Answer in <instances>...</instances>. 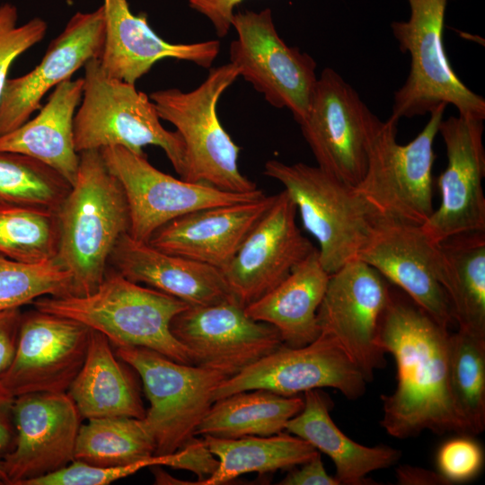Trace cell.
<instances>
[{
    "instance_id": "obj_1",
    "label": "cell",
    "mask_w": 485,
    "mask_h": 485,
    "mask_svg": "<svg viewBox=\"0 0 485 485\" xmlns=\"http://www.w3.org/2000/svg\"><path fill=\"white\" fill-rule=\"evenodd\" d=\"M450 334L404 292L391 289L378 327V344L397 366L394 392L381 396V426L388 435L398 439L425 430L468 435L450 388Z\"/></svg>"
},
{
    "instance_id": "obj_2",
    "label": "cell",
    "mask_w": 485,
    "mask_h": 485,
    "mask_svg": "<svg viewBox=\"0 0 485 485\" xmlns=\"http://www.w3.org/2000/svg\"><path fill=\"white\" fill-rule=\"evenodd\" d=\"M75 182L56 212L55 261L71 276V295H84L101 283L118 241L129 230L123 188L99 150L79 153Z\"/></svg>"
},
{
    "instance_id": "obj_3",
    "label": "cell",
    "mask_w": 485,
    "mask_h": 485,
    "mask_svg": "<svg viewBox=\"0 0 485 485\" xmlns=\"http://www.w3.org/2000/svg\"><path fill=\"white\" fill-rule=\"evenodd\" d=\"M35 309L79 322L102 333L116 348L143 347L179 363L193 365L171 331L172 319L189 304L133 282L109 267L99 287L84 295H45Z\"/></svg>"
},
{
    "instance_id": "obj_4",
    "label": "cell",
    "mask_w": 485,
    "mask_h": 485,
    "mask_svg": "<svg viewBox=\"0 0 485 485\" xmlns=\"http://www.w3.org/2000/svg\"><path fill=\"white\" fill-rule=\"evenodd\" d=\"M84 68L82 99L74 118L76 152L121 146L145 154V146H155L183 179L184 141L176 130L163 128L149 95L133 84L107 75L98 58L88 61Z\"/></svg>"
},
{
    "instance_id": "obj_5",
    "label": "cell",
    "mask_w": 485,
    "mask_h": 485,
    "mask_svg": "<svg viewBox=\"0 0 485 485\" xmlns=\"http://www.w3.org/2000/svg\"><path fill=\"white\" fill-rule=\"evenodd\" d=\"M445 104L432 110L423 129L410 142L397 141L399 120L375 122L369 139L366 172L355 186L373 216L422 225L434 212V141Z\"/></svg>"
},
{
    "instance_id": "obj_6",
    "label": "cell",
    "mask_w": 485,
    "mask_h": 485,
    "mask_svg": "<svg viewBox=\"0 0 485 485\" xmlns=\"http://www.w3.org/2000/svg\"><path fill=\"white\" fill-rule=\"evenodd\" d=\"M238 77L237 69L227 63L210 68L207 78L190 92L169 88L150 93L160 119L173 125L184 141L183 180L232 192L258 190L240 172V147L223 128L216 111L221 95Z\"/></svg>"
},
{
    "instance_id": "obj_7",
    "label": "cell",
    "mask_w": 485,
    "mask_h": 485,
    "mask_svg": "<svg viewBox=\"0 0 485 485\" xmlns=\"http://www.w3.org/2000/svg\"><path fill=\"white\" fill-rule=\"evenodd\" d=\"M408 21L393 22L400 50L410 55V71L393 94L391 117L413 118L436 107L453 105L458 115L485 119V100L468 88L447 57L443 31L447 0H408Z\"/></svg>"
},
{
    "instance_id": "obj_8",
    "label": "cell",
    "mask_w": 485,
    "mask_h": 485,
    "mask_svg": "<svg viewBox=\"0 0 485 485\" xmlns=\"http://www.w3.org/2000/svg\"><path fill=\"white\" fill-rule=\"evenodd\" d=\"M263 173L284 186L304 227L316 239L320 261L329 274L357 259L373 215L354 186L304 163L271 159Z\"/></svg>"
},
{
    "instance_id": "obj_9",
    "label": "cell",
    "mask_w": 485,
    "mask_h": 485,
    "mask_svg": "<svg viewBox=\"0 0 485 485\" xmlns=\"http://www.w3.org/2000/svg\"><path fill=\"white\" fill-rule=\"evenodd\" d=\"M115 354L142 379L150 402L144 419L154 439L155 455L173 454L195 436L214 402L216 388L228 377L143 347H118Z\"/></svg>"
},
{
    "instance_id": "obj_10",
    "label": "cell",
    "mask_w": 485,
    "mask_h": 485,
    "mask_svg": "<svg viewBox=\"0 0 485 485\" xmlns=\"http://www.w3.org/2000/svg\"><path fill=\"white\" fill-rule=\"evenodd\" d=\"M232 27L237 38L230 44L229 63L271 106L287 109L300 123L316 84V61L280 38L269 8L238 11Z\"/></svg>"
},
{
    "instance_id": "obj_11",
    "label": "cell",
    "mask_w": 485,
    "mask_h": 485,
    "mask_svg": "<svg viewBox=\"0 0 485 485\" xmlns=\"http://www.w3.org/2000/svg\"><path fill=\"white\" fill-rule=\"evenodd\" d=\"M99 151L123 188L129 210L128 234L140 242H147L160 227L188 213L251 201L266 195L260 189L232 192L174 178L153 166L146 154H137L121 146Z\"/></svg>"
},
{
    "instance_id": "obj_12",
    "label": "cell",
    "mask_w": 485,
    "mask_h": 485,
    "mask_svg": "<svg viewBox=\"0 0 485 485\" xmlns=\"http://www.w3.org/2000/svg\"><path fill=\"white\" fill-rule=\"evenodd\" d=\"M377 119L357 92L338 72L325 67L298 125L317 166L355 187L366 172Z\"/></svg>"
},
{
    "instance_id": "obj_13",
    "label": "cell",
    "mask_w": 485,
    "mask_h": 485,
    "mask_svg": "<svg viewBox=\"0 0 485 485\" xmlns=\"http://www.w3.org/2000/svg\"><path fill=\"white\" fill-rule=\"evenodd\" d=\"M367 381L340 344L321 333L298 348H280L227 377L215 390L214 401L234 393L267 390L283 396L324 387L339 390L348 400L366 392Z\"/></svg>"
},
{
    "instance_id": "obj_14",
    "label": "cell",
    "mask_w": 485,
    "mask_h": 485,
    "mask_svg": "<svg viewBox=\"0 0 485 485\" xmlns=\"http://www.w3.org/2000/svg\"><path fill=\"white\" fill-rule=\"evenodd\" d=\"M390 292L386 279L376 269L355 259L330 274L317 311L321 333L340 344L367 383L385 364L378 327Z\"/></svg>"
},
{
    "instance_id": "obj_15",
    "label": "cell",
    "mask_w": 485,
    "mask_h": 485,
    "mask_svg": "<svg viewBox=\"0 0 485 485\" xmlns=\"http://www.w3.org/2000/svg\"><path fill=\"white\" fill-rule=\"evenodd\" d=\"M235 298L188 306L171 322L193 365L233 376L284 345L272 325L250 317Z\"/></svg>"
},
{
    "instance_id": "obj_16",
    "label": "cell",
    "mask_w": 485,
    "mask_h": 485,
    "mask_svg": "<svg viewBox=\"0 0 485 485\" xmlns=\"http://www.w3.org/2000/svg\"><path fill=\"white\" fill-rule=\"evenodd\" d=\"M91 329L75 320L34 308L22 314L13 360L0 379L14 397L66 392L87 353Z\"/></svg>"
},
{
    "instance_id": "obj_17",
    "label": "cell",
    "mask_w": 485,
    "mask_h": 485,
    "mask_svg": "<svg viewBox=\"0 0 485 485\" xmlns=\"http://www.w3.org/2000/svg\"><path fill=\"white\" fill-rule=\"evenodd\" d=\"M357 259L400 287L441 325L449 329L454 322L439 281L438 243L428 237L421 225L373 216Z\"/></svg>"
},
{
    "instance_id": "obj_18",
    "label": "cell",
    "mask_w": 485,
    "mask_h": 485,
    "mask_svg": "<svg viewBox=\"0 0 485 485\" xmlns=\"http://www.w3.org/2000/svg\"><path fill=\"white\" fill-rule=\"evenodd\" d=\"M483 131V120L460 115L439 124L447 157L437 180L441 203L421 225L435 243L454 234L485 231Z\"/></svg>"
},
{
    "instance_id": "obj_19",
    "label": "cell",
    "mask_w": 485,
    "mask_h": 485,
    "mask_svg": "<svg viewBox=\"0 0 485 485\" xmlns=\"http://www.w3.org/2000/svg\"><path fill=\"white\" fill-rule=\"evenodd\" d=\"M296 207L284 190L245 237L222 271L234 296L245 307L280 282L315 247L296 224Z\"/></svg>"
},
{
    "instance_id": "obj_20",
    "label": "cell",
    "mask_w": 485,
    "mask_h": 485,
    "mask_svg": "<svg viewBox=\"0 0 485 485\" xmlns=\"http://www.w3.org/2000/svg\"><path fill=\"white\" fill-rule=\"evenodd\" d=\"M15 443L2 459L9 485L57 471L74 460L81 415L66 392L15 397Z\"/></svg>"
},
{
    "instance_id": "obj_21",
    "label": "cell",
    "mask_w": 485,
    "mask_h": 485,
    "mask_svg": "<svg viewBox=\"0 0 485 485\" xmlns=\"http://www.w3.org/2000/svg\"><path fill=\"white\" fill-rule=\"evenodd\" d=\"M104 42L103 7L75 13L48 45L40 63L29 73L7 79L0 96V137L31 119L44 95L71 79L79 68L101 58Z\"/></svg>"
},
{
    "instance_id": "obj_22",
    "label": "cell",
    "mask_w": 485,
    "mask_h": 485,
    "mask_svg": "<svg viewBox=\"0 0 485 485\" xmlns=\"http://www.w3.org/2000/svg\"><path fill=\"white\" fill-rule=\"evenodd\" d=\"M104 42L100 64L111 77L135 84L160 60L172 58L210 68L220 51L216 40L172 43L149 25L145 13L134 14L128 0H103Z\"/></svg>"
},
{
    "instance_id": "obj_23",
    "label": "cell",
    "mask_w": 485,
    "mask_h": 485,
    "mask_svg": "<svg viewBox=\"0 0 485 485\" xmlns=\"http://www.w3.org/2000/svg\"><path fill=\"white\" fill-rule=\"evenodd\" d=\"M274 198L275 195H265L251 201L188 213L160 227L147 242L223 271Z\"/></svg>"
},
{
    "instance_id": "obj_24",
    "label": "cell",
    "mask_w": 485,
    "mask_h": 485,
    "mask_svg": "<svg viewBox=\"0 0 485 485\" xmlns=\"http://www.w3.org/2000/svg\"><path fill=\"white\" fill-rule=\"evenodd\" d=\"M109 266L128 279L172 295L190 306L234 297L220 269L165 252L128 234L118 241Z\"/></svg>"
},
{
    "instance_id": "obj_25",
    "label": "cell",
    "mask_w": 485,
    "mask_h": 485,
    "mask_svg": "<svg viewBox=\"0 0 485 485\" xmlns=\"http://www.w3.org/2000/svg\"><path fill=\"white\" fill-rule=\"evenodd\" d=\"M83 86V78L57 85L34 118L0 137V151L33 157L58 172L72 185L80 161L74 143V118Z\"/></svg>"
},
{
    "instance_id": "obj_26",
    "label": "cell",
    "mask_w": 485,
    "mask_h": 485,
    "mask_svg": "<svg viewBox=\"0 0 485 485\" xmlns=\"http://www.w3.org/2000/svg\"><path fill=\"white\" fill-rule=\"evenodd\" d=\"M288 433L310 443L334 463L340 485L375 484L366 476L394 465L401 452L388 445L366 446L346 436L330 415V400L319 389L304 392V407L286 425Z\"/></svg>"
},
{
    "instance_id": "obj_27",
    "label": "cell",
    "mask_w": 485,
    "mask_h": 485,
    "mask_svg": "<svg viewBox=\"0 0 485 485\" xmlns=\"http://www.w3.org/2000/svg\"><path fill=\"white\" fill-rule=\"evenodd\" d=\"M329 277L315 248L282 282L245 306V312L275 327L285 346H305L321 334L317 311Z\"/></svg>"
},
{
    "instance_id": "obj_28",
    "label": "cell",
    "mask_w": 485,
    "mask_h": 485,
    "mask_svg": "<svg viewBox=\"0 0 485 485\" xmlns=\"http://www.w3.org/2000/svg\"><path fill=\"white\" fill-rule=\"evenodd\" d=\"M118 359L110 340L91 330L84 362L68 389L81 417L146 416L136 383Z\"/></svg>"
},
{
    "instance_id": "obj_29",
    "label": "cell",
    "mask_w": 485,
    "mask_h": 485,
    "mask_svg": "<svg viewBox=\"0 0 485 485\" xmlns=\"http://www.w3.org/2000/svg\"><path fill=\"white\" fill-rule=\"evenodd\" d=\"M439 281L458 330L485 338V231L451 235L438 243Z\"/></svg>"
},
{
    "instance_id": "obj_30",
    "label": "cell",
    "mask_w": 485,
    "mask_h": 485,
    "mask_svg": "<svg viewBox=\"0 0 485 485\" xmlns=\"http://www.w3.org/2000/svg\"><path fill=\"white\" fill-rule=\"evenodd\" d=\"M304 407V398L283 396L267 390L241 392L213 402L195 436L237 438L272 436L285 430L287 423Z\"/></svg>"
},
{
    "instance_id": "obj_31",
    "label": "cell",
    "mask_w": 485,
    "mask_h": 485,
    "mask_svg": "<svg viewBox=\"0 0 485 485\" xmlns=\"http://www.w3.org/2000/svg\"><path fill=\"white\" fill-rule=\"evenodd\" d=\"M219 461L217 470L200 485H216L249 472L260 474L292 468L307 462L319 451L290 433L222 438L203 436Z\"/></svg>"
},
{
    "instance_id": "obj_32",
    "label": "cell",
    "mask_w": 485,
    "mask_h": 485,
    "mask_svg": "<svg viewBox=\"0 0 485 485\" xmlns=\"http://www.w3.org/2000/svg\"><path fill=\"white\" fill-rule=\"evenodd\" d=\"M155 453L154 436L144 418L90 419L80 426L74 460L110 467L146 460Z\"/></svg>"
},
{
    "instance_id": "obj_33",
    "label": "cell",
    "mask_w": 485,
    "mask_h": 485,
    "mask_svg": "<svg viewBox=\"0 0 485 485\" xmlns=\"http://www.w3.org/2000/svg\"><path fill=\"white\" fill-rule=\"evenodd\" d=\"M71 187L48 164L23 154L0 151V205L56 213Z\"/></svg>"
},
{
    "instance_id": "obj_34",
    "label": "cell",
    "mask_w": 485,
    "mask_h": 485,
    "mask_svg": "<svg viewBox=\"0 0 485 485\" xmlns=\"http://www.w3.org/2000/svg\"><path fill=\"white\" fill-rule=\"evenodd\" d=\"M449 383L468 435L485 429V338L458 330L450 334Z\"/></svg>"
},
{
    "instance_id": "obj_35",
    "label": "cell",
    "mask_w": 485,
    "mask_h": 485,
    "mask_svg": "<svg viewBox=\"0 0 485 485\" xmlns=\"http://www.w3.org/2000/svg\"><path fill=\"white\" fill-rule=\"evenodd\" d=\"M58 247L56 213L0 205V255L25 264L55 261Z\"/></svg>"
},
{
    "instance_id": "obj_36",
    "label": "cell",
    "mask_w": 485,
    "mask_h": 485,
    "mask_svg": "<svg viewBox=\"0 0 485 485\" xmlns=\"http://www.w3.org/2000/svg\"><path fill=\"white\" fill-rule=\"evenodd\" d=\"M66 295H71V276L56 261L25 264L0 255V310Z\"/></svg>"
},
{
    "instance_id": "obj_37",
    "label": "cell",
    "mask_w": 485,
    "mask_h": 485,
    "mask_svg": "<svg viewBox=\"0 0 485 485\" xmlns=\"http://www.w3.org/2000/svg\"><path fill=\"white\" fill-rule=\"evenodd\" d=\"M168 454H154L137 463L110 467L73 460L65 467L44 476L26 481L22 485H107L146 467L164 466Z\"/></svg>"
},
{
    "instance_id": "obj_38",
    "label": "cell",
    "mask_w": 485,
    "mask_h": 485,
    "mask_svg": "<svg viewBox=\"0 0 485 485\" xmlns=\"http://www.w3.org/2000/svg\"><path fill=\"white\" fill-rule=\"evenodd\" d=\"M18 10L11 3L0 4V96L12 64L45 37L48 24L35 17L18 24Z\"/></svg>"
},
{
    "instance_id": "obj_39",
    "label": "cell",
    "mask_w": 485,
    "mask_h": 485,
    "mask_svg": "<svg viewBox=\"0 0 485 485\" xmlns=\"http://www.w3.org/2000/svg\"><path fill=\"white\" fill-rule=\"evenodd\" d=\"M483 461L481 445L468 435L445 442L436 455L438 472L450 484L473 479L481 472Z\"/></svg>"
},
{
    "instance_id": "obj_40",
    "label": "cell",
    "mask_w": 485,
    "mask_h": 485,
    "mask_svg": "<svg viewBox=\"0 0 485 485\" xmlns=\"http://www.w3.org/2000/svg\"><path fill=\"white\" fill-rule=\"evenodd\" d=\"M164 466L192 472L198 479L195 484H201L217 470L219 461L209 450L204 438L194 436L176 452L168 454Z\"/></svg>"
},
{
    "instance_id": "obj_41",
    "label": "cell",
    "mask_w": 485,
    "mask_h": 485,
    "mask_svg": "<svg viewBox=\"0 0 485 485\" xmlns=\"http://www.w3.org/2000/svg\"><path fill=\"white\" fill-rule=\"evenodd\" d=\"M22 314L21 308L0 310V379L15 356Z\"/></svg>"
},
{
    "instance_id": "obj_42",
    "label": "cell",
    "mask_w": 485,
    "mask_h": 485,
    "mask_svg": "<svg viewBox=\"0 0 485 485\" xmlns=\"http://www.w3.org/2000/svg\"><path fill=\"white\" fill-rule=\"evenodd\" d=\"M243 0H187L190 7L209 20L216 34L225 37L232 28L235 7Z\"/></svg>"
},
{
    "instance_id": "obj_43",
    "label": "cell",
    "mask_w": 485,
    "mask_h": 485,
    "mask_svg": "<svg viewBox=\"0 0 485 485\" xmlns=\"http://www.w3.org/2000/svg\"><path fill=\"white\" fill-rule=\"evenodd\" d=\"M301 468L289 472L280 482L281 485H340L335 477L326 472L320 452Z\"/></svg>"
},
{
    "instance_id": "obj_44",
    "label": "cell",
    "mask_w": 485,
    "mask_h": 485,
    "mask_svg": "<svg viewBox=\"0 0 485 485\" xmlns=\"http://www.w3.org/2000/svg\"><path fill=\"white\" fill-rule=\"evenodd\" d=\"M13 396L0 382V460L13 447L15 443V426Z\"/></svg>"
},
{
    "instance_id": "obj_45",
    "label": "cell",
    "mask_w": 485,
    "mask_h": 485,
    "mask_svg": "<svg viewBox=\"0 0 485 485\" xmlns=\"http://www.w3.org/2000/svg\"><path fill=\"white\" fill-rule=\"evenodd\" d=\"M396 479L401 485H450L438 472L411 465L399 466Z\"/></svg>"
},
{
    "instance_id": "obj_46",
    "label": "cell",
    "mask_w": 485,
    "mask_h": 485,
    "mask_svg": "<svg viewBox=\"0 0 485 485\" xmlns=\"http://www.w3.org/2000/svg\"><path fill=\"white\" fill-rule=\"evenodd\" d=\"M7 479L6 475L4 473L2 460H0V484H6Z\"/></svg>"
}]
</instances>
